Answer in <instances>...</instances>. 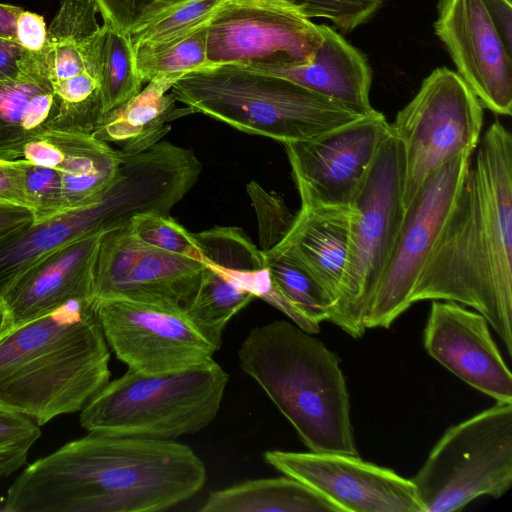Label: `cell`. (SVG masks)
I'll use <instances>...</instances> for the list:
<instances>
[{
  "label": "cell",
  "mask_w": 512,
  "mask_h": 512,
  "mask_svg": "<svg viewBox=\"0 0 512 512\" xmlns=\"http://www.w3.org/2000/svg\"><path fill=\"white\" fill-rule=\"evenodd\" d=\"M203 461L173 439L89 432L30 464L10 486L9 512H157L198 493Z\"/></svg>",
  "instance_id": "obj_1"
},
{
  "label": "cell",
  "mask_w": 512,
  "mask_h": 512,
  "mask_svg": "<svg viewBox=\"0 0 512 512\" xmlns=\"http://www.w3.org/2000/svg\"><path fill=\"white\" fill-rule=\"evenodd\" d=\"M479 142L410 303L474 308L512 355V136L496 120Z\"/></svg>",
  "instance_id": "obj_2"
},
{
  "label": "cell",
  "mask_w": 512,
  "mask_h": 512,
  "mask_svg": "<svg viewBox=\"0 0 512 512\" xmlns=\"http://www.w3.org/2000/svg\"><path fill=\"white\" fill-rule=\"evenodd\" d=\"M110 353L94 297L0 332V403L39 426L81 411L108 382Z\"/></svg>",
  "instance_id": "obj_3"
},
{
  "label": "cell",
  "mask_w": 512,
  "mask_h": 512,
  "mask_svg": "<svg viewBox=\"0 0 512 512\" xmlns=\"http://www.w3.org/2000/svg\"><path fill=\"white\" fill-rule=\"evenodd\" d=\"M238 358L310 451L358 455L340 359L321 340L275 320L250 330Z\"/></svg>",
  "instance_id": "obj_4"
},
{
  "label": "cell",
  "mask_w": 512,
  "mask_h": 512,
  "mask_svg": "<svg viewBox=\"0 0 512 512\" xmlns=\"http://www.w3.org/2000/svg\"><path fill=\"white\" fill-rule=\"evenodd\" d=\"M170 91L195 113L283 144L314 139L362 117L288 79L236 65L189 73Z\"/></svg>",
  "instance_id": "obj_5"
},
{
  "label": "cell",
  "mask_w": 512,
  "mask_h": 512,
  "mask_svg": "<svg viewBox=\"0 0 512 512\" xmlns=\"http://www.w3.org/2000/svg\"><path fill=\"white\" fill-rule=\"evenodd\" d=\"M228 373L213 360L185 370L145 375L127 370L83 407L89 432L175 439L207 427L217 416Z\"/></svg>",
  "instance_id": "obj_6"
},
{
  "label": "cell",
  "mask_w": 512,
  "mask_h": 512,
  "mask_svg": "<svg viewBox=\"0 0 512 512\" xmlns=\"http://www.w3.org/2000/svg\"><path fill=\"white\" fill-rule=\"evenodd\" d=\"M404 150L392 133L380 146L352 207L347 261L328 321L354 338L389 257L405 210Z\"/></svg>",
  "instance_id": "obj_7"
},
{
  "label": "cell",
  "mask_w": 512,
  "mask_h": 512,
  "mask_svg": "<svg viewBox=\"0 0 512 512\" xmlns=\"http://www.w3.org/2000/svg\"><path fill=\"white\" fill-rule=\"evenodd\" d=\"M172 203V188L160 166L142 155L125 156L120 178L94 204L0 236V302L47 254L80 237L127 226L137 214L167 213Z\"/></svg>",
  "instance_id": "obj_8"
},
{
  "label": "cell",
  "mask_w": 512,
  "mask_h": 512,
  "mask_svg": "<svg viewBox=\"0 0 512 512\" xmlns=\"http://www.w3.org/2000/svg\"><path fill=\"white\" fill-rule=\"evenodd\" d=\"M422 512H453L503 496L512 484V402L449 427L410 479Z\"/></svg>",
  "instance_id": "obj_9"
},
{
  "label": "cell",
  "mask_w": 512,
  "mask_h": 512,
  "mask_svg": "<svg viewBox=\"0 0 512 512\" xmlns=\"http://www.w3.org/2000/svg\"><path fill=\"white\" fill-rule=\"evenodd\" d=\"M483 106L466 82L447 67L433 70L390 124L404 150V210L436 169L463 151H474Z\"/></svg>",
  "instance_id": "obj_10"
},
{
  "label": "cell",
  "mask_w": 512,
  "mask_h": 512,
  "mask_svg": "<svg viewBox=\"0 0 512 512\" xmlns=\"http://www.w3.org/2000/svg\"><path fill=\"white\" fill-rule=\"evenodd\" d=\"M473 152L463 151L431 173L405 209L364 318L366 329L389 328L412 305L413 288L454 204Z\"/></svg>",
  "instance_id": "obj_11"
},
{
  "label": "cell",
  "mask_w": 512,
  "mask_h": 512,
  "mask_svg": "<svg viewBox=\"0 0 512 512\" xmlns=\"http://www.w3.org/2000/svg\"><path fill=\"white\" fill-rule=\"evenodd\" d=\"M96 313L116 357L129 370L141 374L198 366L213 360L219 349L191 321L183 306L106 298L96 300Z\"/></svg>",
  "instance_id": "obj_12"
},
{
  "label": "cell",
  "mask_w": 512,
  "mask_h": 512,
  "mask_svg": "<svg viewBox=\"0 0 512 512\" xmlns=\"http://www.w3.org/2000/svg\"><path fill=\"white\" fill-rule=\"evenodd\" d=\"M322 40L318 27L280 0H226L207 26L209 67L293 65L310 61Z\"/></svg>",
  "instance_id": "obj_13"
},
{
  "label": "cell",
  "mask_w": 512,
  "mask_h": 512,
  "mask_svg": "<svg viewBox=\"0 0 512 512\" xmlns=\"http://www.w3.org/2000/svg\"><path fill=\"white\" fill-rule=\"evenodd\" d=\"M390 133L385 116L374 110L314 139L284 143L301 207L352 210Z\"/></svg>",
  "instance_id": "obj_14"
},
{
  "label": "cell",
  "mask_w": 512,
  "mask_h": 512,
  "mask_svg": "<svg viewBox=\"0 0 512 512\" xmlns=\"http://www.w3.org/2000/svg\"><path fill=\"white\" fill-rule=\"evenodd\" d=\"M263 457L267 464L307 485L340 512H422L410 479L358 455L269 450Z\"/></svg>",
  "instance_id": "obj_15"
},
{
  "label": "cell",
  "mask_w": 512,
  "mask_h": 512,
  "mask_svg": "<svg viewBox=\"0 0 512 512\" xmlns=\"http://www.w3.org/2000/svg\"><path fill=\"white\" fill-rule=\"evenodd\" d=\"M202 269V261L142 243L127 225L101 238L93 296L184 306L198 287Z\"/></svg>",
  "instance_id": "obj_16"
},
{
  "label": "cell",
  "mask_w": 512,
  "mask_h": 512,
  "mask_svg": "<svg viewBox=\"0 0 512 512\" xmlns=\"http://www.w3.org/2000/svg\"><path fill=\"white\" fill-rule=\"evenodd\" d=\"M434 31L481 105L512 112V51L505 45L484 0H439Z\"/></svg>",
  "instance_id": "obj_17"
},
{
  "label": "cell",
  "mask_w": 512,
  "mask_h": 512,
  "mask_svg": "<svg viewBox=\"0 0 512 512\" xmlns=\"http://www.w3.org/2000/svg\"><path fill=\"white\" fill-rule=\"evenodd\" d=\"M424 347L437 362L466 384L512 402V374L494 342L486 318L454 301L432 302Z\"/></svg>",
  "instance_id": "obj_18"
},
{
  "label": "cell",
  "mask_w": 512,
  "mask_h": 512,
  "mask_svg": "<svg viewBox=\"0 0 512 512\" xmlns=\"http://www.w3.org/2000/svg\"><path fill=\"white\" fill-rule=\"evenodd\" d=\"M104 233L75 239L29 268L1 300L5 329L49 313L70 300L94 297L95 269Z\"/></svg>",
  "instance_id": "obj_19"
},
{
  "label": "cell",
  "mask_w": 512,
  "mask_h": 512,
  "mask_svg": "<svg viewBox=\"0 0 512 512\" xmlns=\"http://www.w3.org/2000/svg\"><path fill=\"white\" fill-rule=\"evenodd\" d=\"M318 27L322 40L310 61L243 68L288 79L359 115L372 113L375 110L370 102L372 70L366 57L331 26L318 24Z\"/></svg>",
  "instance_id": "obj_20"
},
{
  "label": "cell",
  "mask_w": 512,
  "mask_h": 512,
  "mask_svg": "<svg viewBox=\"0 0 512 512\" xmlns=\"http://www.w3.org/2000/svg\"><path fill=\"white\" fill-rule=\"evenodd\" d=\"M57 113L46 46L27 51L19 73L0 81V160L30 138L53 130Z\"/></svg>",
  "instance_id": "obj_21"
},
{
  "label": "cell",
  "mask_w": 512,
  "mask_h": 512,
  "mask_svg": "<svg viewBox=\"0 0 512 512\" xmlns=\"http://www.w3.org/2000/svg\"><path fill=\"white\" fill-rule=\"evenodd\" d=\"M178 81L170 76H158L147 83L133 98L104 113L92 136L112 143L124 155L148 150L171 130V122L195 113L186 106H177L171 88Z\"/></svg>",
  "instance_id": "obj_22"
},
{
  "label": "cell",
  "mask_w": 512,
  "mask_h": 512,
  "mask_svg": "<svg viewBox=\"0 0 512 512\" xmlns=\"http://www.w3.org/2000/svg\"><path fill=\"white\" fill-rule=\"evenodd\" d=\"M351 214L348 209L301 207L287 234L276 245L308 269L333 305L347 261Z\"/></svg>",
  "instance_id": "obj_23"
},
{
  "label": "cell",
  "mask_w": 512,
  "mask_h": 512,
  "mask_svg": "<svg viewBox=\"0 0 512 512\" xmlns=\"http://www.w3.org/2000/svg\"><path fill=\"white\" fill-rule=\"evenodd\" d=\"M58 132L65 210L92 205L120 178L123 154L92 134Z\"/></svg>",
  "instance_id": "obj_24"
},
{
  "label": "cell",
  "mask_w": 512,
  "mask_h": 512,
  "mask_svg": "<svg viewBox=\"0 0 512 512\" xmlns=\"http://www.w3.org/2000/svg\"><path fill=\"white\" fill-rule=\"evenodd\" d=\"M202 262L198 287L183 308L201 332L220 348L228 322L256 298L240 282L241 274L254 268L229 258Z\"/></svg>",
  "instance_id": "obj_25"
},
{
  "label": "cell",
  "mask_w": 512,
  "mask_h": 512,
  "mask_svg": "<svg viewBox=\"0 0 512 512\" xmlns=\"http://www.w3.org/2000/svg\"><path fill=\"white\" fill-rule=\"evenodd\" d=\"M201 512H340L302 482L286 476L246 480L209 493Z\"/></svg>",
  "instance_id": "obj_26"
},
{
  "label": "cell",
  "mask_w": 512,
  "mask_h": 512,
  "mask_svg": "<svg viewBox=\"0 0 512 512\" xmlns=\"http://www.w3.org/2000/svg\"><path fill=\"white\" fill-rule=\"evenodd\" d=\"M263 253L274 284L289 302L317 324L328 321L333 302L308 269L280 246Z\"/></svg>",
  "instance_id": "obj_27"
},
{
  "label": "cell",
  "mask_w": 512,
  "mask_h": 512,
  "mask_svg": "<svg viewBox=\"0 0 512 512\" xmlns=\"http://www.w3.org/2000/svg\"><path fill=\"white\" fill-rule=\"evenodd\" d=\"M101 88L103 114L119 107L143 88L135 53L127 34L102 25Z\"/></svg>",
  "instance_id": "obj_28"
},
{
  "label": "cell",
  "mask_w": 512,
  "mask_h": 512,
  "mask_svg": "<svg viewBox=\"0 0 512 512\" xmlns=\"http://www.w3.org/2000/svg\"><path fill=\"white\" fill-rule=\"evenodd\" d=\"M226 0H183L129 34L135 57L152 53L208 23Z\"/></svg>",
  "instance_id": "obj_29"
},
{
  "label": "cell",
  "mask_w": 512,
  "mask_h": 512,
  "mask_svg": "<svg viewBox=\"0 0 512 512\" xmlns=\"http://www.w3.org/2000/svg\"><path fill=\"white\" fill-rule=\"evenodd\" d=\"M208 23L152 53L135 57L143 82L148 83L158 76L179 80L189 73L208 68Z\"/></svg>",
  "instance_id": "obj_30"
},
{
  "label": "cell",
  "mask_w": 512,
  "mask_h": 512,
  "mask_svg": "<svg viewBox=\"0 0 512 512\" xmlns=\"http://www.w3.org/2000/svg\"><path fill=\"white\" fill-rule=\"evenodd\" d=\"M129 229L139 241L148 246L202 261L201 251L192 233L169 214H137L131 219Z\"/></svg>",
  "instance_id": "obj_31"
},
{
  "label": "cell",
  "mask_w": 512,
  "mask_h": 512,
  "mask_svg": "<svg viewBox=\"0 0 512 512\" xmlns=\"http://www.w3.org/2000/svg\"><path fill=\"white\" fill-rule=\"evenodd\" d=\"M40 436L39 425L32 418L0 403V478L27 463L28 453Z\"/></svg>",
  "instance_id": "obj_32"
},
{
  "label": "cell",
  "mask_w": 512,
  "mask_h": 512,
  "mask_svg": "<svg viewBox=\"0 0 512 512\" xmlns=\"http://www.w3.org/2000/svg\"><path fill=\"white\" fill-rule=\"evenodd\" d=\"M299 9L308 18H324L349 33L367 22L383 0H280Z\"/></svg>",
  "instance_id": "obj_33"
},
{
  "label": "cell",
  "mask_w": 512,
  "mask_h": 512,
  "mask_svg": "<svg viewBox=\"0 0 512 512\" xmlns=\"http://www.w3.org/2000/svg\"><path fill=\"white\" fill-rule=\"evenodd\" d=\"M246 188L258 219L261 251L265 252L283 240L294 215L280 197L267 192L255 181H250Z\"/></svg>",
  "instance_id": "obj_34"
},
{
  "label": "cell",
  "mask_w": 512,
  "mask_h": 512,
  "mask_svg": "<svg viewBox=\"0 0 512 512\" xmlns=\"http://www.w3.org/2000/svg\"><path fill=\"white\" fill-rule=\"evenodd\" d=\"M33 221L41 222L66 212L58 170L22 161Z\"/></svg>",
  "instance_id": "obj_35"
},
{
  "label": "cell",
  "mask_w": 512,
  "mask_h": 512,
  "mask_svg": "<svg viewBox=\"0 0 512 512\" xmlns=\"http://www.w3.org/2000/svg\"><path fill=\"white\" fill-rule=\"evenodd\" d=\"M182 1L93 0L104 24L127 35Z\"/></svg>",
  "instance_id": "obj_36"
},
{
  "label": "cell",
  "mask_w": 512,
  "mask_h": 512,
  "mask_svg": "<svg viewBox=\"0 0 512 512\" xmlns=\"http://www.w3.org/2000/svg\"><path fill=\"white\" fill-rule=\"evenodd\" d=\"M0 204L21 206L32 212L22 161L0 160Z\"/></svg>",
  "instance_id": "obj_37"
},
{
  "label": "cell",
  "mask_w": 512,
  "mask_h": 512,
  "mask_svg": "<svg viewBox=\"0 0 512 512\" xmlns=\"http://www.w3.org/2000/svg\"><path fill=\"white\" fill-rule=\"evenodd\" d=\"M47 26L43 16L22 10L15 25V41L29 52H39L47 44Z\"/></svg>",
  "instance_id": "obj_38"
},
{
  "label": "cell",
  "mask_w": 512,
  "mask_h": 512,
  "mask_svg": "<svg viewBox=\"0 0 512 512\" xmlns=\"http://www.w3.org/2000/svg\"><path fill=\"white\" fill-rule=\"evenodd\" d=\"M27 53L15 40L0 37V81L15 77Z\"/></svg>",
  "instance_id": "obj_39"
},
{
  "label": "cell",
  "mask_w": 512,
  "mask_h": 512,
  "mask_svg": "<svg viewBox=\"0 0 512 512\" xmlns=\"http://www.w3.org/2000/svg\"><path fill=\"white\" fill-rule=\"evenodd\" d=\"M507 48L512 51V4L511 0H484Z\"/></svg>",
  "instance_id": "obj_40"
},
{
  "label": "cell",
  "mask_w": 512,
  "mask_h": 512,
  "mask_svg": "<svg viewBox=\"0 0 512 512\" xmlns=\"http://www.w3.org/2000/svg\"><path fill=\"white\" fill-rule=\"evenodd\" d=\"M33 221L32 212L21 206L0 204V236Z\"/></svg>",
  "instance_id": "obj_41"
},
{
  "label": "cell",
  "mask_w": 512,
  "mask_h": 512,
  "mask_svg": "<svg viewBox=\"0 0 512 512\" xmlns=\"http://www.w3.org/2000/svg\"><path fill=\"white\" fill-rule=\"evenodd\" d=\"M22 10L19 6L0 3V37L15 40L16 19Z\"/></svg>",
  "instance_id": "obj_42"
},
{
  "label": "cell",
  "mask_w": 512,
  "mask_h": 512,
  "mask_svg": "<svg viewBox=\"0 0 512 512\" xmlns=\"http://www.w3.org/2000/svg\"><path fill=\"white\" fill-rule=\"evenodd\" d=\"M6 327V314L5 310L0 302V332L3 331Z\"/></svg>",
  "instance_id": "obj_43"
}]
</instances>
